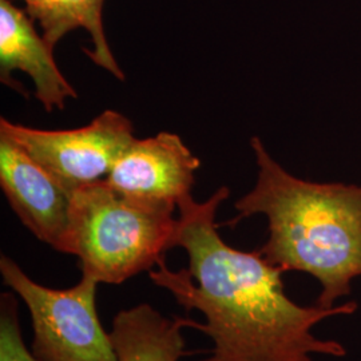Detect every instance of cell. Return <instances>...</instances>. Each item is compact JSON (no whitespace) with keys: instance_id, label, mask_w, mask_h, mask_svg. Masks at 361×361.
<instances>
[{"instance_id":"obj_1","label":"cell","mask_w":361,"mask_h":361,"mask_svg":"<svg viewBox=\"0 0 361 361\" xmlns=\"http://www.w3.org/2000/svg\"><path fill=\"white\" fill-rule=\"evenodd\" d=\"M226 186L204 202L192 195L177 205L174 247L185 249L189 269H169L162 259L149 271L154 285L166 289L186 310L201 312L207 323L195 324L214 347L201 361H313L310 355L344 357L345 347L312 334L316 324L349 316L357 302L332 308L301 307L286 296L280 268L259 252L228 245L219 235L216 216L229 197Z\"/></svg>"},{"instance_id":"obj_2","label":"cell","mask_w":361,"mask_h":361,"mask_svg":"<svg viewBox=\"0 0 361 361\" xmlns=\"http://www.w3.org/2000/svg\"><path fill=\"white\" fill-rule=\"evenodd\" d=\"M257 161L255 188L234 207L241 219L264 214L269 237L258 250L283 271H298L322 286L316 305L335 307L361 277V186L297 178L276 162L253 137Z\"/></svg>"},{"instance_id":"obj_3","label":"cell","mask_w":361,"mask_h":361,"mask_svg":"<svg viewBox=\"0 0 361 361\" xmlns=\"http://www.w3.org/2000/svg\"><path fill=\"white\" fill-rule=\"evenodd\" d=\"M177 207L121 193L106 180L71 193L65 255L77 256L82 276L122 284L152 271L174 247Z\"/></svg>"},{"instance_id":"obj_4","label":"cell","mask_w":361,"mask_h":361,"mask_svg":"<svg viewBox=\"0 0 361 361\" xmlns=\"http://www.w3.org/2000/svg\"><path fill=\"white\" fill-rule=\"evenodd\" d=\"M3 283L20 297L30 312L39 361H116V352L99 322L97 286L82 276L77 285L54 289L34 281L13 258L0 257Z\"/></svg>"},{"instance_id":"obj_5","label":"cell","mask_w":361,"mask_h":361,"mask_svg":"<svg viewBox=\"0 0 361 361\" xmlns=\"http://www.w3.org/2000/svg\"><path fill=\"white\" fill-rule=\"evenodd\" d=\"M0 135L19 145L70 193L106 180L135 141L133 123L114 110H106L89 125L73 130L32 129L1 118Z\"/></svg>"},{"instance_id":"obj_6","label":"cell","mask_w":361,"mask_h":361,"mask_svg":"<svg viewBox=\"0 0 361 361\" xmlns=\"http://www.w3.org/2000/svg\"><path fill=\"white\" fill-rule=\"evenodd\" d=\"M0 186L38 240L65 253L71 193L10 138L0 135Z\"/></svg>"},{"instance_id":"obj_7","label":"cell","mask_w":361,"mask_h":361,"mask_svg":"<svg viewBox=\"0 0 361 361\" xmlns=\"http://www.w3.org/2000/svg\"><path fill=\"white\" fill-rule=\"evenodd\" d=\"M200 165L180 135L164 131L146 140L135 138L104 180L130 197L177 207L192 195Z\"/></svg>"},{"instance_id":"obj_8","label":"cell","mask_w":361,"mask_h":361,"mask_svg":"<svg viewBox=\"0 0 361 361\" xmlns=\"http://www.w3.org/2000/svg\"><path fill=\"white\" fill-rule=\"evenodd\" d=\"M54 47L39 35L28 13L0 0V79L19 92L11 73H26L35 85V95L46 111L65 109L67 98H77V91L63 77L54 61Z\"/></svg>"},{"instance_id":"obj_9","label":"cell","mask_w":361,"mask_h":361,"mask_svg":"<svg viewBox=\"0 0 361 361\" xmlns=\"http://www.w3.org/2000/svg\"><path fill=\"white\" fill-rule=\"evenodd\" d=\"M197 322L169 319L150 304H140L116 313L110 331L116 361H178L189 355L182 331Z\"/></svg>"},{"instance_id":"obj_10","label":"cell","mask_w":361,"mask_h":361,"mask_svg":"<svg viewBox=\"0 0 361 361\" xmlns=\"http://www.w3.org/2000/svg\"><path fill=\"white\" fill-rule=\"evenodd\" d=\"M26 13L38 22L43 37L52 47L77 28H85L91 37V50H85L91 61L118 80H125L116 56L110 50L104 27V0H22Z\"/></svg>"},{"instance_id":"obj_11","label":"cell","mask_w":361,"mask_h":361,"mask_svg":"<svg viewBox=\"0 0 361 361\" xmlns=\"http://www.w3.org/2000/svg\"><path fill=\"white\" fill-rule=\"evenodd\" d=\"M0 361H39L23 341L18 301L11 293L0 296Z\"/></svg>"}]
</instances>
